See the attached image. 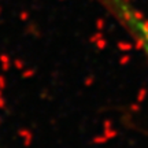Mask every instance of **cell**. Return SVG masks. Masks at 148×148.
I'll use <instances>...</instances> for the list:
<instances>
[{
  "label": "cell",
  "mask_w": 148,
  "mask_h": 148,
  "mask_svg": "<svg viewBox=\"0 0 148 148\" xmlns=\"http://www.w3.org/2000/svg\"><path fill=\"white\" fill-rule=\"evenodd\" d=\"M136 40L148 58V19L129 0H100Z\"/></svg>",
  "instance_id": "6da1fadb"
}]
</instances>
